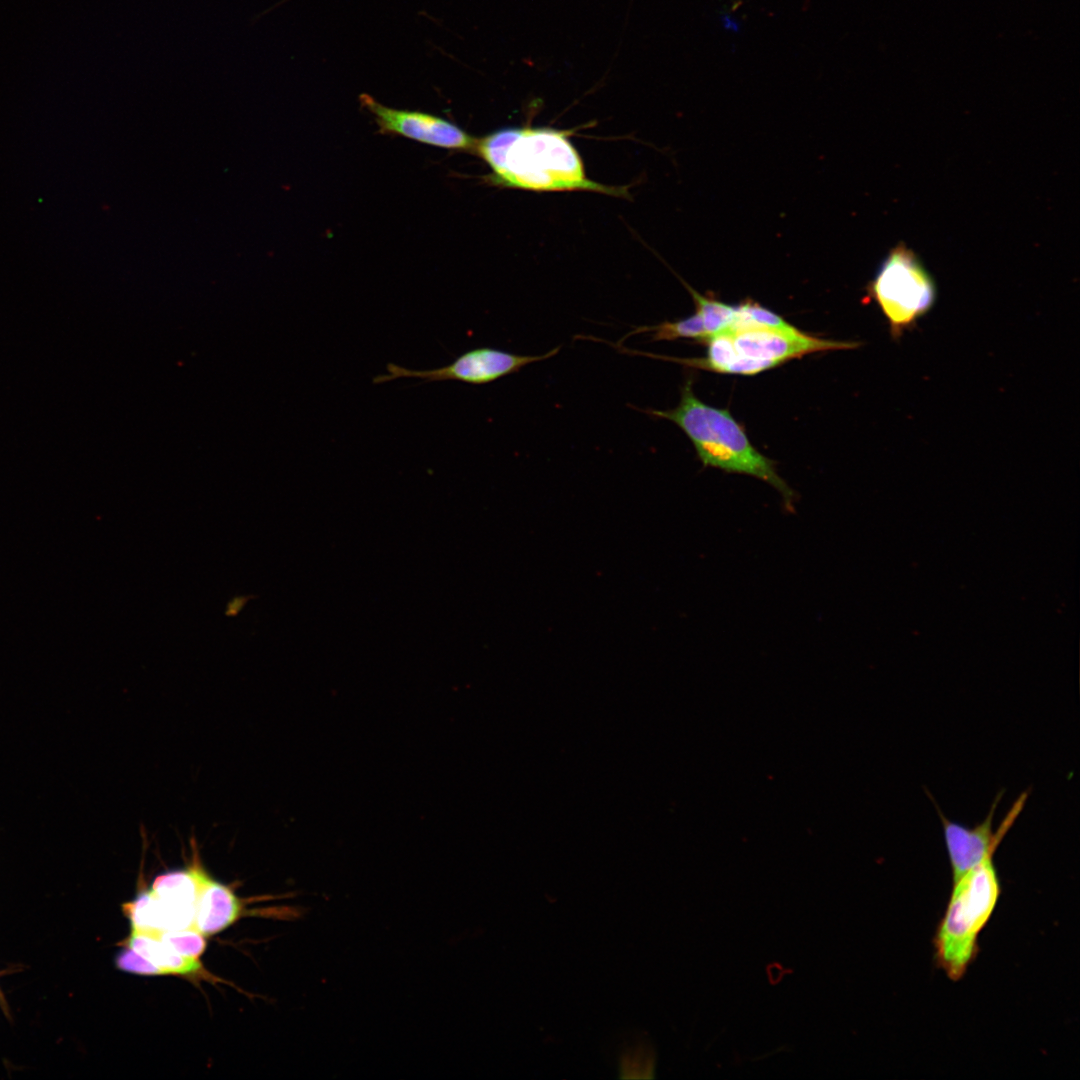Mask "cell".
<instances>
[{
    "label": "cell",
    "mask_w": 1080,
    "mask_h": 1080,
    "mask_svg": "<svg viewBox=\"0 0 1080 1080\" xmlns=\"http://www.w3.org/2000/svg\"><path fill=\"white\" fill-rule=\"evenodd\" d=\"M475 152L491 168L495 185L535 191L590 190L619 195L586 177L565 133L550 128H504L478 139Z\"/></svg>",
    "instance_id": "6da1fadb"
},
{
    "label": "cell",
    "mask_w": 1080,
    "mask_h": 1080,
    "mask_svg": "<svg viewBox=\"0 0 1080 1080\" xmlns=\"http://www.w3.org/2000/svg\"><path fill=\"white\" fill-rule=\"evenodd\" d=\"M645 412L672 421L681 428L703 465L759 478L773 486L783 497L785 506L792 509L794 492L779 476L774 462L750 443L744 429L728 410L710 406L695 396L690 380L682 386L680 401L675 408Z\"/></svg>",
    "instance_id": "7a4b0ae2"
},
{
    "label": "cell",
    "mask_w": 1080,
    "mask_h": 1080,
    "mask_svg": "<svg viewBox=\"0 0 1080 1080\" xmlns=\"http://www.w3.org/2000/svg\"><path fill=\"white\" fill-rule=\"evenodd\" d=\"M995 851L953 881L934 946L938 966L953 981L960 980L978 953V936L1000 896Z\"/></svg>",
    "instance_id": "3957f363"
},
{
    "label": "cell",
    "mask_w": 1080,
    "mask_h": 1080,
    "mask_svg": "<svg viewBox=\"0 0 1080 1080\" xmlns=\"http://www.w3.org/2000/svg\"><path fill=\"white\" fill-rule=\"evenodd\" d=\"M886 317L894 339L911 329L936 300L935 283L918 256L905 244L894 247L882 262L868 288Z\"/></svg>",
    "instance_id": "277c9868"
},
{
    "label": "cell",
    "mask_w": 1080,
    "mask_h": 1080,
    "mask_svg": "<svg viewBox=\"0 0 1080 1080\" xmlns=\"http://www.w3.org/2000/svg\"><path fill=\"white\" fill-rule=\"evenodd\" d=\"M728 331L732 338L733 352L727 374L754 375L806 354L858 346L855 342L807 335L797 328L780 330L747 327Z\"/></svg>",
    "instance_id": "5b68a950"
},
{
    "label": "cell",
    "mask_w": 1080,
    "mask_h": 1080,
    "mask_svg": "<svg viewBox=\"0 0 1080 1080\" xmlns=\"http://www.w3.org/2000/svg\"><path fill=\"white\" fill-rule=\"evenodd\" d=\"M559 350L560 346L545 354L522 355L492 347H478L462 353L446 366L430 370H412L389 363L387 374L376 376L373 383L381 384L398 378H417L426 383L455 380L471 385H484L516 373L529 364L553 357Z\"/></svg>",
    "instance_id": "8992f818"
},
{
    "label": "cell",
    "mask_w": 1080,
    "mask_h": 1080,
    "mask_svg": "<svg viewBox=\"0 0 1080 1080\" xmlns=\"http://www.w3.org/2000/svg\"><path fill=\"white\" fill-rule=\"evenodd\" d=\"M1027 798L1028 792L1019 795L996 831L993 830L992 825L996 807L1001 799L1000 794L995 798L986 818L972 828L947 819L937 807L953 881L974 867L989 853L996 851L1024 809Z\"/></svg>",
    "instance_id": "52a82bcc"
},
{
    "label": "cell",
    "mask_w": 1080,
    "mask_h": 1080,
    "mask_svg": "<svg viewBox=\"0 0 1080 1080\" xmlns=\"http://www.w3.org/2000/svg\"><path fill=\"white\" fill-rule=\"evenodd\" d=\"M359 99L373 115L382 134L402 136L445 149H475L477 139L447 119L426 112L387 107L368 94H361Z\"/></svg>",
    "instance_id": "ba28073f"
},
{
    "label": "cell",
    "mask_w": 1080,
    "mask_h": 1080,
    "mask_svg": "<svg viewBox=\"0 0 1080 1080\" xmlns=\"http://www.w3.org/2000/svg\"><path fill=\"white\" fill-rule=\"evenodd\" d=\"M203 867L193 862L186 869L158 875L151 891L167 908L175 930L192 928Z\"/></svg>",
    "instance_id": "9c48e42d"
},
{
    "label": "cell",
    "mask_w": 1080,
    "mask_h": 1080,
    "mask_svg": "<svg viewBox=\"0 0 1080 1080\" xmlns=\"http://www.w3.org/2000/svg\"><path fill=\"white\" fill-rule=\"evenodd\" d=\"M240 914L241 903L231 889L203 870L192 928L204 937L212 936L233 924Z\"/></svg>",
    "instance_id": "30bf717a"
},
{
    "label": "cell",
    "mask_w": 1080,
    "mask_h": 1080,
    "mask_svg": "<svg viewBox=\"0 0 1080 1080\" xmlns=\"http://www.w3.org/2000/svg\"><path fill=\"white\" fill-rule=\"evenodd\" d=\"M125 946L140 953L164 975H193L202 970L198 959L179 954L151 933L131 930Z\"/></svg>",
    "instance_id": "8fae6325"
},
{
    "label": "cell",
    "mask_w": 1080,
    "mask_h": 1080,
    "mask_svg": "<svg viewBox=\"0 0 1080 1080\" xmlns=\"http://www.w3.org/2000/svg\"><path fill=\"white\" fill-rule=\"evenodd\" d=\"M123 912L134 931L155 933L168 930L163 905L150 890H143L136 898L122 905Z\"/></svg>",
    "instance_id": "7c38bea8"
},
{
    "label": "cell",
    "mask_w": 1080,
    "mask_h": 1080,
    "mask_svg": "<svg viewBox=\"0 0 1080 1080\" xmlns=\"http://www.w3.org/2000/svg\"><path fill=\"white\" fill-rule=\"evenodd\" d=\"M651 333V340H675L678 338H690L700 342H706L709 336L705 330L702 318L698 312L677 321H664L653 326L637 327L627 334Z\"/></svg>",
    "instance_id": "4fadbf2b"
},
{
    "label": "cell",
    "mask_w": 1080,
    "mask_h": 1080,
    "mask_svg": "<svg viewBox=\"0 0 1080 1080\" xmlns=\"http://www.w3.org/2000/svg\"><path fill=\"white\" fill-rule=\"evenodd\" d=\"M688 288L695 301L696 312L700 314L709 338L731 329L736 319V305L707 298L691 287Z\"/></svg>",
    "instance_id": "5bb4252c"
},
{
    "label": "cell",
    "mask_w": 1080,
    "mask_h": 1080,
    "mask_svg": "<svg viewBox=\"0 0 1080 1080\" xmlns=\"http://www.w3.org/2000/svg\"><path fill=\"white\" fill-rule=\"evenodd\" d=\"M736 310V319L730 330L747 327H766L780 330L796 328L776 313L751 301L736 305Z\"/></svg>",
    "instance_id": "9a60e30c"
},
{
    "label": "cell",
    "mask_w": 1080,
    "mask_h": 1080,
    "mask_svg": "<svg viewBox=\"0 0 1080 1080\" xmlns=\"http://www.w3.org/2000/svg\"><path fill=\"white\" fill-rule=\"evenodd\" d=\"M161 942L179 954L198 959L206 948L205 937L193 928L165 930L155 933Z\"/></svg>",
    "instance_id": "2e32d148"
},
{
    "label": "cell",
    "mask_w": 1080,
    "mask_h": 1080,
    "mask_svg": "<svg viewBox=\"0 0 1080 1080\" xmlns=\"http://www.w3.org/2000/svg\"><path fill=\"white\" fill-rule=\"evenodd\" d=\"M115 964L118 969L137 975H164V973L148 959L127 946L117 954Z\"/></svg>",
    "instance_id": "e0dca14e"
},
{
    "label": "cell",
    "mask_w": 1080,
    "mask_h": 1080,
    "mask_svg": "<svg viewBox=\"0 0 1080 1080\" xmlns=\"http://www.w3.org/2000/svg\"><path fill=\"white\" fill-rule=\"evenodd\" d=\"M251 597L249 595H238L231 598L226 604L225 615L228 617L237 616Z\"/></svg>",
    "instance_id": "ac0fdd59"
},
{
    "label": "cell",
    "mask_w": 1080,
    "mask_h": 1080,
    "mask_svg": "<svg viewBox=\"0 0 1080 1080\" xmlns=\"http://www.w3.org/2000/svg\"><path fill=\"white\" fill-rule=\"evenodd\" d=\"M722 27L734 33H738L741 30V23L728 13H724L720 16Z\"/></svg>",
    "instance_id": "d6986e66"
}]
</instances>
